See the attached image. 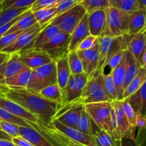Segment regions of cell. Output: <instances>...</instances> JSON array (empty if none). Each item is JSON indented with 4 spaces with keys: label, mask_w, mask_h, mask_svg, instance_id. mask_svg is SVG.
<instances>
[{
    "label": "cell",
    "mask_w": 146,
    "mask_h": 146,
    "mask_svg": "<svg viewBox=\"0 0 146 146\" xmlns=\"http://www.w3.org/2000/svg\"><path fill=\"white\" fill-rule=\"evenodd\" d=\"M2 96L21 106L46 125L51 123L60 108L58 104L49 101L39 93L27 88L9 87Z\"/></svg>",
    "instance_id": "1"
},
{
    "label": "cell",
    "mask_w": 146,
    "mask_h": 146,
    "mask_svg": "<svg viewBox=\"0 0 146 146\" xmlns=\"http://www.w3.org/2000/svg\"><path fill=\"white\" fill-rule=\"evenodd\" d=\"M105 11L106 27L102 36L117 37L128 34L130 13L112 6Z\"/></svg>",
    "instance_id": "2"
},
{
    "label": "cell",
    "mask_w": 146,
    "mask_h": 146,
    "mask_svg": "<svg viewBox=\"0 0 146 146\" xmlns=\"http://www.w3.org/2000/svg\"><path fill=\"white\" fill-rule=\"evenodd\" d=\"M57 84L56 62L49 64L32 69L27 88L39 93L43 88Z\"/></svg>",
    "instance_id": "3"
},
{
    "label": "cell",
    "mask_w": 146,
    "mask_h": 146,
    "mask_svg": "<svg viewBox=\"0 0 146 146\" xmlns=\"http://www.w3.org/2000/svg\"><path fill=\"white\" fill-rule=\"evenodd\" d=\"M84 107L94 123L112 136V102L107 101L86 104Z\"/></svg>",
    "instance_id": "4"
},
{
    "label": "cell",
    "mask_w": 146,
    "mask_h": 146,
    "mask_svg": "<svg viewBox=\"0 0 146 146\" xmlns=\"http://www.w3.org/2000/svg\"><path fill=\"white\" fill-rule=\"evenodd\" d=\"M86 14L85 9L79 4L57 16L50 24L57 26L60 31L71 35Z\"/></svg>",
    "instance_id": "5"
},
{
    "label": "cell",
    "mask_w": 146,
    "mask_h": 146,
    "mask_svg": "<svg viewBox=\"0 0 146 146\" xmlns=\"http://www.w3.org/2000/svg\"><path fill=\"white\" fill-rule=\"evenodd\" d=\"M88 78L89 76L84 72L77 75L71 74L67 86L61 90L62 104L60 108L81 98Z\"/></svg>",
    "instance_id": "6"
},
{
    "label": "cell",
    "mask_w": 146,
    "mask_h": 146,
    "mask_svg": "<svg viewBox=\"0 0 146 146\" xmlns=\"http://www.w3.org/2000/svg\"><path fill=\"white\" fill-rule=\"evenodd\" d=\"M70 34L60 31L40 48L50 56L52 61H55L67 56L70 52Z\"/></svg>",
    "instance_id": "7"
},
{
    "label": "cell",
    "mask_w": 146,
    "mask_h": 146,
    "mask_svg": "<svg viewBox=\"0 0 146 146\" xmlns=\"http://www.w3.org/2000/svg\"><path fill=\"white\" fill-rule=\"evenodd\" d=\"M33 128L42 134L54 146H88L71 139L50 125H46L39 120L38 124L29 122Z\"/></svg>",
    "instance_id": "8"
},
{
    "label": "cell",
    "mask_w": 146,
    "mask_h": 146,
    "mask_svg": "<svg viewBox=\"0 0 146 146\" xmlns=\"http://www.w3.org/2000/svg\"><path fill=\"white\" fill-rule=\"evenodd\" d=\"M21 62L31 69H34L52 62L50 56L41 48L29 47L18 52Z\"/></svg>",
    "instance_id": "9"
},
{
    "label": "cell",
    "mask_w": 146,
    "mask_h": 146,
    "mask_svg": "<svg viewBox=\"0 0 146 146\" xmlns=\"http://www.w3.org/2000/svg\"><path fill=\"white\" fill-rule=\"evenodd\" d=\"M47 25L48 24H46L44 26H40L39 24H35L29 29L24 31L21 35H20L17 38V39L14 42L6 47L1 51L9 53V54H14V53L19 52V51L24 49V48L31 47L40 31L43 29L45 28Z\"/></svg>",
    "instance_id": "10"
},
{
    "label": "cell",
    "mask_w": 146,
    "mask_h": 146,
    "mask_svg": "<svg viewBox=\"0 0 146 146\" xmlns=\"http://www.w3.org/2000/svg\"><path fill=\"white\" fill-rule=\"evenodd\" d=\"M112 106L114 108L115 113L116 119L118 129L121 134L122 139L123 138H130L135 140L136 133V128H133L130 125L122 106V101H112Z\"/></svg>",
    "instance_id": "11"
},
{
    "label": "cell",
    "mask_w": 146,
    "mask_h": 146,
    "mask_svg": "<svg viewBox=\"0 0 146 146\" xmlns=\"http://www.w3.org/2000/svg\"><path fill=\"white\" fill-rule=\"evenodd\" d=\"M99 39V38H98ZM100 44L97 43L93 48L84 51H77L83 65L84 73L91 77L95 74L98 68L100 56Z\"/></svg>",
    "instance_id": "12"
},
{
    "label": "cell",
    "mask_w": 146,
    "mask_h": 146,
    "mask_svg": "<svg viewBox=\"0 0 146 146\" xmlns=\"http://www.w3.org/2000/svg\"><path fill=\"white\" fill-rule=\"evenodd\" d=\"M50 125L57 129V131L65 135L68 138L74 140L77 142H80L88 146H95L92 135H88L82 133L76 128L64 125L56 119L52 120Z\"/></svg>",
    "instance_id": "13"
},
{
    "label": "cell",
    "mask_w": 146,
    "mask_h": 146,
    "mask_svg": "<svg viewBox=\"0 0 146 146\" xmlns=\"http://www.w3.org/2000/svg\"><path fill=\"white\" fill-rule=\"evenodd\" d=\"M0 108H3L7 112L19 118H21L29 122H32L35 124H38L39 119L35 115L26 111L24 108H22L17 103L8 99L3 96H0Z\"/></svg>",
    "instance_id": "14"
},
{
    "label": "cell",
    "mask_w": 146,
    "mask_h": 146,
    "mask_svg": "<svg viewBox=\"0 0 146 146\" xmlns=\"http://www.w3.org/2000/svg\"><path fill=\"white\" fill-rule=\"evenodd\" d=\"M88 27L91 35L102 36L106 27L105 10H97L88 14Z\"/></svg>",
    "instance_id": "15"
},
{
    "label": "cell",
    "mask_w": 146,
    "mask_h": 146,
    "mask_svg": "<svg viewBox=\"0 0 146 146\" xmlns=\"http://www.w3.org/2000/svg\"><path fill=\"white\" fill-rule=\"evenodd\" d=\"M146 48V31H142L134 35L132 38L127 51L137 59L143 66V58Z\"/></svg>",
    "instance_id": "16"
},
{
    "label": "cell",
    "mask_w": 146,
    "mask_h": 146,
    "mask_svg": "<svg viewBox=\"0 0 146 146\" xmlns=\"http://www.w3.org/2000/svg\"><path fill=\"white\" fill-rule=\"evenodd\" d=\"M89 35L90 33L88 27V14H86L71 34L70 51H76L80 43Z\"/></svg>",
    "instance_id": "17"
},
{
    "label": "cell",
    "mask_w": 146,
    "mask_h": 146,
    "mask_svg": "<svg viewBox=\"0 0 146 146\" xmlns=\"http://www.w3.org/2000/svg\"><path fill=\"white\" fill-rule=\"evenodd\" d=\"M126 54V51H125ZM123 56L121 61L117 67L111 72L113 81L116 88L117 100L123 101V93H124V84L125 80L126 71V55Z\"/></svg>",
    "instance_id": "18"
},
{
    "label": "cell",
    "mask_w": 146,
    "mask_h": 146,
    "mask_svg": "<svg viewBox=\"0 0 146 146\" xmlns=\"http://www.w3.org/2000/svg\"><path fill=\"white\" fill-rule=\"evenodd\" d=\"M125 101L131 105L136 114H140L146 118V81L137 92Z\"/></svg>",
    "instance_id": "19"
},
{
    "label": "cell",
    "mask_w": 146,
    "mask_h": 146,
    "mask_svg": "<svg viewBox=\"0 0 146 146\" xmlns=\"http://www.w3.org/2000/svg\"><path fill=\"white\" fill-rule=\"evenodd\" d=\"M19 135L34 146H54L42 134L33 128L19 126Z\"/></svg>",
    "instance_id": "20"
},
{
    "label": "cell",
    "mask_w": 146,
    "mask_h": 146,
    "mask_svg": "<svg viewBox=\"0 0 146 146\" xmlns=\"http://www.w3.org/2000/svg\"><path fill=\"white\" fill-rule=\"evenodd\" d=\"M91 128L95 146H120V141H116L110 134L100 129L92 119Z\"/></svg>",
    "instance_id": "21"
},
{
    "label": "cell",
    "mask_w": 146,
    "mask_h": 146,
    "mask_svg": "<svg viewBox=\"0 0 146 146\" xmlns=\"http://www.w3.org/2000/svg\"><path fill=\"white\" fill-rule=\"evenodd\" d=\"M55 62L57 67V84L60 89L62 90L67 86L71 76V71L69 66L67 56L59 58L55 61Z\"/></svg>",
    "instance_id": "22"
},
{
    "label": "cell",
    "mask_w": 146,
    "mask_h": 146,
    "mask_svg": "<svg viewBox=\"0 0 146 146\" xmlns=\"http://www.w3.org/2000/svg\"><path fill=\"white\" fill-rule=\"evenodd\" d=\"M145 26V9L130 13V20L129 24V35H135L143 31Z\"/></svg>",
    "instance_id": "23"
},
{
    "label": "cell",
    "mask_w": 146,
    "mask_h": 146,
    "mask_svg": "<svg viewBox=\"0 0 146 146\" xmlns=\"http://www.w3.org/2000/svg\"><path fill=\"white\" fill-rule=\"evenodd\" d=\"M31 71H32V69L27 66L19 74L6 78L5 85L8 87L27 88V84L29 81L30 76H31Z\"/></svg>",
    "instance_id": "24"
},
{
    "label": "cell",
    "mask_w": 146,
    "mask_h": 146,
    "mask_svg": "<svg viewBox=\"0 0 146 146\" xmlns=\"http://www.w3.org/2000/svg\"><path fill=\"white\" fill-rule=\"evenodd\" d=\"M126 71H125V80L124 84V91L127 86L130 84L132 80L135 78L138 72L139 69L141 68V65L137 61L135 58L126 50Z\"/></svg>",
    "instance_id": "25"
},
{
    "label": "cell",
    "mask_w": 146,
    "mask_h": 146,
    "mask_svg": "<svg viewBox=\"0 0 146 146\" xmlns=\"http://www.w3.org/2000/svg\"><path fill=\"white\" fill-rule=\"evenodd\" d=\"M104 74H94L91 77H89L88 81L83 89L81 98L80 99H84L88 96L97 92L99 90L103 88V81H104Z\"/></svg>",
    "instance_id": "26"
},
{
    "label": "cell",
    "mask_w": 146,
    "mask_h": 146,
    "mask_svg": "<svg viewBox=\"0 0 146 146\" xmlns=\"http://www.w3.org/2000/svg\"><path fill=\"white\" fill-rule=\"evenodd\" d=\"M146 81V68L144 67H141L139 69L137 75L135 76V78L132 80L127 88L125 89L123 93V100L127 99V98L137 92L142 86L143 85Z\"/></svg>",
    "instance_id": "27"
},
{
    "label": "cell",
    "mask_w": 146,
    "mask_h": 146,
    "mask_svg": "<svg viewBox=\"0 0 146 146\" xmlns=\"http://www.w3.org/2000/svg\"><path fill=\"white\" fill-rule=\"evenodd\" d=\"M37 24V22L36 21L34 14L29 9L26 11L24 16L9 29L7 34H11V33L16 32V31H27Z\"/></svg>",
    "instance_id": "28"
},
{
    "label": "cell",
    "mask_w": 146,
    "mask_h": 146,
    "mask_svg": "<svg viewBox=\"0 0 146 146\" xmlns=\"http://www.w3.org/2000/svg\"><path fill=\"white\" fill-rule=\"evenodd\" d=\"M27 66L20 60L18 52L11 54V57L9 59L6 66L5 73H4L5 79L19 74Z\"/></svg>",
    "instance_id": "29"
},
{
    "label": "cell",
    "mask_w": 146,
    "mask_h": 146,
    "mask_svg": "<svg viewBox=\"0 0 146 146\" xmlns=\"http://www.w3.org/2000/svg\"><path fill=\"white\" fill-rule=\"evenodd\" d=\"M60 31V28L57 26L53 24H48L44 29H43L34 41L32 47L40 48L46 42L51 39L54 36Z\"/></svg>",
    "instance_id": "30"
},
{
    "label": "cell",
    "mask_w": 146,
    "mask_h": 146,
    "mask_svg": "<svg viewBox=\"0 0 146 146\" xmlns=\"http://www.w3.org/2000/svg\"><path fill=\"white\" fill-rule=\"evenodd\" d=\"M33 14L37 24L40 26H44L46 24H50V23L57 16L58 11L56 7L37 10L33 11Z\"/></svg>",
    "instance_id": "31"
},
{
    "label": "cell",
    "mask_w": 146,
    "mask_h": 146,
    "mask_svg": "<svg viewBox=\"0 0 146 146\" xmlns=\"http://www.w3.org/2000/svg\"><path fill=\"white\" fill-rule=\"evenodd\" d=\"M39 94L46 99L52 101V102L57 103L60 106H61V89L60 88L57 84L49 86L43 88L39 92Z\"/></svg>",
    "instance_id": "32"
},
{
    "label": "cell",
    "mask_w": 146,
    "mask_h": 146,
    "mask_svg": "<svg viewBox=\"0 0 146 146\" xmlns=\"http://www.w3.org/2000/svg\"><path fill=\"white\" fill-rule=\"evenodd\" d=\"M80 4L88 14L97 10H106L110 7V0H82Z\"/></svg>",
    "instance_id": "33"
},
{
    "label": "cell",
    "mask_w": 146,
    "mask_h": 146,
    "mask_svg": "<svg viewBox=\"0 0 146 146\" xmlns=\"http://www.w3.org/2000/svg\"><path fill=\"white\" fill-rule=\"evenodd\" d=\"M29 9H30L29 8H11L2 10L0 13V27L11 22L19 16L21 15Z\"/></svg>",
    "instance_id": "34"
},
{
    "label": "cell",
    "mask_w": 146,
    "mask_h": 146,
    "mask_svg": "<svg viewBox=\"0 0 146 146\" xmlns=\"http://www.w3.org/2000/svg\"><path fill=\"white\" fill-rule=\"evenodd\" d=\"M67 59L72 74L77 75L84 72L82 63L79 57L77 51H70L67 54Z\"/></svg>",
    "instance_id": "35"
},
{
    "label": "cell",
    "mask_w": 146,
    "mask_h": 146,
    "mask_svg": "<svg viewBox=\"0 0 146 146\" xmlns=\"http://www.w3.org/2000/svg\"><path fill=\"white\" fill-rule=\"evenodd\" d=\"M103 89L106 96L108 97L110 101H114L117 100V92H116L115 85L113 81V76L111 73L104 76V81H103Z\"/></svg>",
    "instance_id": "36"
},
{
    "label": "cell",
    "mask_w": 146,
    "mask_h": 146,
    "mask_svg": "<svg viewBox=\"0 0 146 146\" xmlns=\"http://www.w3.org/2000/svg\"><path fill=\"white\" fill-rule=\"evenodd\" d=\"M0 121L12 123L19 125V126L32 128L29 123V121L22 119L21 118H19L16 115H12L11 113L7 112V111H5V110L1 108H0Z\"/></svg>",
    "instance_id": "37"
},
{
    "label": "cell",
    "mask_w": 146,
    "mask_h": 146,
    "mask_svg": "<svg viewBox=\"0 0 146 146\" xmlns=\"http://www.w3.org/2000/svg\"><path fill=\"white\" fill-rule=\"evenodd\" d=\"M77 129L82 133L88 135H92L91 118L89 116L87 113L86 112L84 107L82 111L80 120H79L78 124H77Z\"/></svg>",
    "instance_id": "38"
},
{
    "label": "cell",
    "mask_w": 146,
    "mask_h": 146,
    "mask_svg": "<svg viewBox=\"0 0 146 146\" xmlns=\"http://www.w3.org/2000/svg\"><path fill=\"white\" fill-rule=\"evenodd\" d=\"M37 0H4L2 3V9L15 8H29L31 9V6Z\"/></svg>",
    "instance_id": "39"
},
{
    "label": "cell",
    "mask_w": 146,
    "mask_h": 146,
    "mask_svg": "<svg viewBox=\"0 0 146 146\" xmlns=\"http://www.w3.org/2000/svg\"><path fill=\"white\" fill-rule=\"evenodd\" d=\"M122 106H123V110H124L125 114L130 123V125L133 128H136V124H137V115L135 112L134 109L131 106L130 104L125 100L122 101Z\"/></svg>",
    "instance_id": "40"
},
{
    "label": "cell",
    "mask_w": 146,
    "mask_h": 146,
    "mask_svg": "<svg viewBox=\"0 0 146 146\" xmlns=\"http://www.w3.org/2000/svg\"><path fill=\"white\" fill-rule=\"evenodd\" d=\"M60 1L61 0H37L32 4L30 10L33 12L42 9L56 7L58 6Z\"/></svg>",
    "instance_id": "41"
},
{
    "label": "cell",
    "mask_w": 146,
    "mask_h": 146,
    "mask_svg": "<svg viewBox=\"0 0 146 146\" xmlns=\"http://www.w3.org/2000/svg\"><path fill=\"white\" fill-rule=\"evenodd\" d=\"M25 31H16V32L11 33V34H7L0 39V51L12 44L13 42L17 39L20 35L23 34Z\"/></svg>",
    "instance_id": "42"
},
{
    "label": "cell",
    "mask_w": 146,
    "mask_h": 146,
    "mask_svg": "<svg viewBox=\"0 0 146 146\" xmlns=\"http://www.w3.org/2000/svg\"><path fill=\"white\" fill-rule=\"evenodd\" d=\"M0 125H1V129L4 133L8 134L10 137H11V138L14 137L19 136V125L6 121H0Z\"/></svg>",
    "instance_id": "43"
},
{
    "label": "cell",
    "mask_w": 146,
    "mask_h": 146,
    "mask_svg": "<svg viewBox=\"0 0 146 146\" xmlns=\"http://www.w3.org/2000/svg\"><path fill=\"white\" fill-rule=\"evenodd\" d=\"M11 54L0 51V85H5V73L7 62L11 57Z\"/></svg>",
    "instance_id": "44"
},
{
    "label": "cell",
    "mask_w": 146,
    "mask_h": 146,
    "mask_svg": "<svg viewBox=\"0 0 146 146\" xmlns=\"http://www.w3.org/2000/svg\"><path fill=\"white\" fill-rule=\"evenodd\" d=\"M98 37L94 36L90 34L80 43L76 51H84V50L90 49L93 48L97 44V43H98Z\"/></svg>",
    "instance_id": "45"
},
{
    "label": "cell",
    "mask_w": 146,
    "mask_h": 146,
    "mask_svg": "<svg viewBox=\"0 0 146 146\" xmlns=\"http://www.w3.org/2000/svg\"><path fill=\"white\" fill-rule=\"evenodd\" d=\"M119 9L125 12L131 13L142 8L137 0H124L120 4Z\"/></svg>",
    "instance_id": "46"
},
{
    "label": "cell",
    "mask_w": 146,
    "mask_h": 146,
    "mask_svg": "<svg viewBox=\"0 0 146 146\" xmlns=\"http://www.w3.org/2000/svg\"><path fill=\"white\" fill-rule=\"evenodd\" d=\"M82 1V0H61L57 7V11H58L57 16L62 14L63 12L67 11L70 9L72 8L74 6L80 4Z\"/></svg>",
    "instance_id": "47"
},
{
    "label": "cell",
    "mask_w": 146,
    "mask_h": 146,
    "mask_svg": "<svg viewBox=\"0 0 146 146\" xmlns=\"http://www.w3.org/2000/svg\"><path fill=\"white\" fill-rule=\"evenodd\" d=\"M125 54V51H120V52L117 53L116 54H115L113 56H112L111 58H110L108 63H107V66H108L110 67V69L112 70V71L118 66V64H120V61H121L122 58H123Z\"/></svg>",
    "instance_id": "48"
},
{
    "label": "cell",
    "mask_w": 146,
    "mask_h": 146,
    "mask_svg": "<svg viewBox=\"0 0 146 146\" xmlns=\"http://www.w3.org/2000/svg\"><path fill=\"white\" fill-rule=\"evenodd\" d=\"M11 142L14 143V145L15 146H34L31 145L28 141L24 139V138H22L20 135L11 138Z\"/></svg>",
    "instance_id": "49"
},
{
    "label": "cell",
    "mask_w": 146,
    "mask_h": 146,
    "mask_svg": "<svg viewBox=\"0 0 146 146\" xmlns=\"http://www.w3.org/2000/svg\"><path fill=\"white\" fill-rule=\"evenodd\" d=\"M120 146H138L135 140L130 138H123L120 141Z\"/></svg>",
    "instance_id": "50"
},
{
    "label": "cell",
    "mask_w": 146,
    "mask_h": 146,
    "mask_svg": "<svg viewBox=\"0 0 146 146\" xmlns=\"http://www.w3.org/2000/svg\"><path fill=\"white\" fill-rule=\"evenodd\" d=\"M124 0H110V6L114 7H117V8H119L121 4V3Z\"/></svg>",
    "instance_id": "51"
},
{
    "label": "cell",
    "mask_w": 146,
    "mask_h": 146,
    "mask_svg": "<svg viewBox=\"0 0 146 146\" xmlns=\"http://www.w3.org/2000/svg\"><path fill=\"white\" fill-rule=\"evenodd\" d=\"M0 146H15L11 141L0 139Z\"/></svg>",
    "instance_id": "52"
},
{
    "label": "cell",
    "mask_w": 146,
    "mask_h": 146,
    "mask_svg": "<svg viewBox=\"0 0 146 146\" xmlns=\"http://www.w3.org/2000/svg\"><path fill=\"white\" fill-rule=\"evenodd\" d=\"M0 139L8 140V141H11V137H10L8 134L4 133L2 130L0 129Z\"/></svg>",
    "instance_id": "53"
},
{
    "label": "cell",
    "mask_w": 146,
    "mask_h": 146,
    "mask_svg": "<svg viewBox=\"0 0 146 146\" xmlns=\"http://www.w3.org/2000/svg\"><path fill=\"white\" fill-rule=\"evenodd\" d=\"M9 87L6 85H0V96L4 95V93L8 90Z\"/></svg>",
    "instance_id": "54"
},
{
    "label": "cell",
    "mask_w": 146,
    "mask_h": 146,
    "mask_svg": "<svg viewBox=\"0 0 146 146\" xmlns=\"http://www.w3.org/2000/svg\"><path fill=\"white\" fill-rule=\"evenodd\" d=\"M142 9H145L146 7V0H137Z\"/></svg>",
    "instance_id": "55"
},
{
    "label": "cell",
    "mask_w": 146,
    "mask_h": 146,
    "mask_svg": "<svg viewBox=\"0 0 146 146\" xmlns=\"http://www.w3.org/2000/svg\"><path fill=\"white\" fill-rule=\"evenodd\" d=\"M145 68H146V48L145 51L144 55H143V66Z\"/></svg>",
    "instance_id": "56"
},
{
    "label": "cell",
    "mask_w": 146,
    "mask_h": 146,
    "mask_svg": "<svg viewBox=\"0 0 146 146\" xmlns=\"http://www.w3.org/2000/svg\"><path fill=\"white\" fill-rule=\"evenodd\" d=\"M145 28L143 31H146V7L145 8Z\"/></svg>",
    "instance_id": "57"
},
{
    "label": "cell",
    "mask_w": 146,
    "mask_h": 146,
    "mask_svg": "<svg viewBox=\"0 0 146 146\" xmlns=\"http://www.w3.org/2000/svg\"><path fill=\"white\" fill-rule=\"evenodd\" d=\"M2 5H1V4H0V13H1V11H2Z\"/></svg>",
    "instance_id": "58"
},
{
    "label": "cell",
    "mask_w": 146,
    "mask_h": 146,
    "mask_svg": "<svg viewBox=\"0 0 146 146\" xmlns=\"http://www.w3.org/2000/svg\"><path fill=\"white\" fill-rule=\"evenodd\" d=\"M4 1V0H0V4H1V3H2Z\"/></svg>",
    "instance_id": "59"
},
{
    "label": "cell",
    "mask_w": 146,
    "mask_h": 146,
    "mask_svg": "<svg viewBox=\"0 0 146 146\" xmlns=\"http://www.w3.org/2000/svg\"><path fill=\"white\" fill-rule=\"evenodd\" d=\"M0 129H1V125H0Z\"/></svg>",
    "instance_id": "60"
}]
</instances>
